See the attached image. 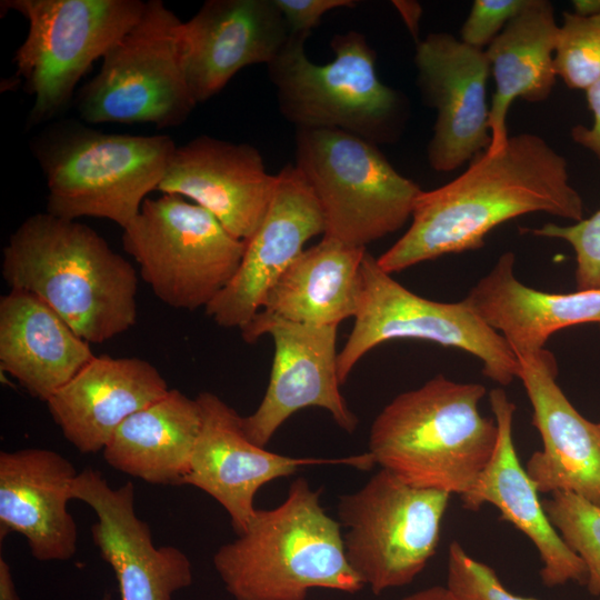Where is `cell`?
<instances>
[{
    "label": "cell",
    "mask_w": 600,
    "mask_h": 600,
    "mask_svg": "<svg viewBox=\"0 0 600 600\" xmlns=\"http://www.w3.org/2000/svg\"><path fill=\"white\" fill-rule=\"evenodd\" d=\"M181 20L161 0L146 1L134 24L108 50L97 74L77 94L90 124H182L198 104L179 54Z\"/></svg>",
    "instance_id": "9c48e42d"
},
{
    "label": "cell",
    "mask_w": 600,
    "mask_h": 600,
    "mask_svg": "<svg viewBox=\"0 0 600 600\" xmlns=\"http://www.w3.org/2000/svg\"><path fill=\"white\" fill-rule=\"evenodd\" d=\"M558 31L552 4L529 0L484 50L496 88L489 111L491 144L486 152L507 143V116L513 100L537 103L551 94Z\"/></svg>",
    "instance_id": "484cf974"
},
{
    "label": "cell",
    "mask_w": 600,
    "mask_h": 600,
    "mask_svg": "<svg viewBox=\"0 0 600 600\" xmlns=\"http://www.w3.org/2000/svg\"><path fill=\"white\" fill-rule=\"evenodd\" d=\"M446 587L456 600H538L510 592L490 566L468 554L458 541L449 544Z\"/></svg>",
    "instance_id": "4dcf8cb0"
},
{
    "label": "cell",
    "mask_w": 600,
    "mask_h": 600,
    "mask_svg": "<svg viewBox=\"0 0 600 600\" xmlns=\"http://www.w3.org/2000/svg\"><path fill=\"white\" fill-rule=\"evenodd\" d=\"M519 378L532 408V424L542 440L526 470L539 493L569 491L600 507V428L586 419L557 383L553 354L518 357Z\"/></svg>",
    "instance_id": "ffe728a7"
},
{
    "label": "cell",
    "mask_w": 600,
    "mask_h": 600,
    "mask_svg": "<svg viewBox=\"0 0 600 600\" xmlns=\"http://www.w3.org/2000/svg\"><path fill=\"white\" fill-rule=\"evenodd\" d=\"M0 600H19L9 563L0 557Z\"/></svg>",
    "instance_id": "8d00e7d4"
},
{
    "label": "cell",
    "mask_w": 600,
    "mask_h": 600,
    "mask_svg": "<svg viewBox=\"0 0 600 600\" xmlns=\"http://www.w3.org/2000/svg\"><path fill=\"white\" fill-rule=\"evenodd\" d=\"M414 64L422 99L437 110L427 147L429 164L439 172L456 170L491 144L486 51L433 32L417 42Z\"/></svg>",
    "instance_id": "9a60e30c"
},
{
    "label": "cell",
    "mask_w": 600,
    "mask_h": 600,
    "mask_svg": "<svg viewBox=\"0 0 600 600\" xmlns=\"http://www.w3.org/2000/svg\"><path fill=\"white\" fill-rule=\"evenodd\" d=\"M323 232V216L312 189L294 164H286L277 173L261 223L244 241L238 270L207 306V316L220 327L241 330L262 309L268 292L304 244Z\"/></svg>",
    "instance_id": "2e32d148"
},
{
    "label": "cell",
    "mask_w": 600,
    "mask_h": 600,
    "mask_svg": "<svg viewBox=\"0 0 600 600\" xmlns=\"http://www.w3.org/2000/svg\"><path fill=\"white\" fill-rule=\"evenodd\" d=\"M394 8L399 11L411 36L418 42L419 21L422 13L421 6L417 1L394 0Z\"/></svg>",
    "instance_id": "d590c367"
},
{
    "label": "cell",
    "mask_w": 600,
    "mask_h": 600,
    "mask_svg": "<svg viewBox=\"0 0 600 600\" xmlns=\"http://www.w3.org/2000/svg\"><path fill=\"white\" fill-rule=\"evenodd\" d=\"M483 384L438 374L394 397L376 417L369 450L376 464L406 483L461 497L488 466L498 441L496 420L479 403Z\"/></svg>",
    "instance_id": "3957f363"
},
{
    "label": "cell",
    "mask_w": 600,
    "mask_h": 600,
    "mask_svg": "<svg viewBox=\"0 0 600 600\" xmlns=\"http://www.w3.org/2000/svg\"><path fill=\"white\" fill-rule=\"evenodd\" d=\"M9 289L46 301L90 344L132 328L138 274L91 227L44 212L26 218L2 250Z\"/></svg>",
    "instance_id": "7a4b0ae2"
},
{
    "label": "cell",
    "mask_w": 600,
    "mask_h": 600,
    "mask_svg": "<svg viewBox=\"0 0 600 600\" xmlns=\"http://www.w3.org/2000/svg\"><path fill=\"white\" fill-rule=\"evenodd\" d=\"M544 212L583 219V202L566 159L533 133L509 137L496 152L476 157L450 182L418 196L404 234L377 258L389 274L423 261L476 250L499 224Z\"/></svg>",
    "instance_id": "6da1fadb"
},
{
    "label": "cell",
    "mask_w": 600,
    "mask_h": 600,
    "mask_svg": "<svg viewBox=\"0 0 600 600\" xmlns=\"http://www.w3.org/2000/svg\"><path fill=\"white\" fill-rule=\"evenodd\" d=\"M141 0H2L1 16L16 11L28 22L13 54L14 77L33 97L29 127L52 120L71 102L76 87L134 24Z\"/></svg>",
    "instance_id": "ba28073f"
},
{
    "label": "cell",
    "mask_w": 600,
    "mask_h": 600,
    "mask_svg": "<svg viewBox=\"0 0 600 600\" xmlns=\"http://www.w3.org/2000/svg\"><path fill=\"white\" fill-rule=\"evenodd\" d=\"M309 36L290 37L268 68L279 111L298 129L339 130L374 144L394 139L404 103L376 70V52L358 31L336 34L326 64L306 54Z\"/></svg>",
    "instance_id": "8992f818"
},
{
    "label": "cell",
    "mask_w": 600,
    "mask_h": 600,
    "mask_svg": "<svg viewBox=\"0 0 600 600\" xmlns=\"http://www.w3.org/2000/svg\"><path fill=\"white\" fill-rule=\"evenodd\" d=\"M72 494L97 514L91 537L116 574L121 600H172L191 586L188 556L173 546H154L149 524L137 516L131 481L113 488L88 467L78 473Z\"/></svg>",
    "instance_id": "e0dca14e"
},
{
    "label": "cell",
    "mask_w": 600,
    "mask_h": 600,
    "mask_svg": "<svg viewBox=\"0 0 600 600\" xmlns=\"http://www.w3.org/2000/svg\"><path fill=\"white\" fill-rule=\"evenodd\" d=\"M542 506L563 542L582 560L587 590L600 597V507L569 491L550 493Z\"/></svg>",
    "instance_id": "f1b7e54d"
},
{
    "label": "cell",
    "mask_w": 600,
    "mask_h": 600,
    "mask_svg": "<svg viewBox=\"0 0 600 600\" xmlns=\"http://www.w3.org/2000/svg\"><path fill=\"white\" fill-rule=\"evenodd\" d=\"M394 339H419L463 350L482 362V373L508 386L519 361L501 334L489 328L464 301L440 302L420 297L383 271L366 253L362 292L353 328L338 354L342 384L371 349Z\"/></svg>",
    "instance_id": "7c38bea8"
},
{
    "label": "cell",
    "mask_w": 600,
    "mask_h": 600,
    "mask_svg": "<svg viewBox=\"0 0 600 600\" xmlns=\"http://www.w3.org/2000/svg\"><path fill=\"white\" fill-rule=\"evenodd\" d=\"M78 471L54 450L0 452V538L22 536L38 561H67L78 549V527L68 510Z\"/></svg>",
    "instance_id": "44dd1931"
},
{
    "label": "cell",
    "mask_w": 600,
    "mask_h": 600,
    "mask_svg": "<svg viewBox=\"0 0 600 600\" xmlns=\"http://www.w3.org/2000/svg\"><path fill=\"white\" fill-rule=\"evenodd\" d=\"M574 12L582 16L600 13V0H574Z\"/></svg>",
    "instance_id": "f35d334b"
},
{
    "label": "cell",
    "mask_w": 600,
    "mask_h": 600,
    "mask_svg": "<svg viewBox=\"0 0 600 600\" xmlns=\"http://www.w3.org/2000/svg\"><path fill=\"white\" fill-rule=\"evenodd\" d=\"M169 389L149 361L101 354L46 403L63 437L79 452L90 454L102 452L124 420Z\"/></svg>",
    "instance_id": "603a6c76"
},
{
    "label": "cell",
    "mask_w": 600,
    "mask_h": 600,
    "mask_svg": "<svg viewBox=\"0 0 600 600\" xmlns=\"http://www.w3.org/2000/svg\"><path fill=\"white\" fill-rule=\"evenodd\" d=\"M401 600H456V598L446 586L437 584L410 593Z\"/></svg>",
    "instance_id": "74e56055"
},
{
    "label": "cell",
    "mask_w": 600,
    "mask_h": 600,
    "mask_svg": "<svg viewBox=\"0 0 600 600\" xmlns=\"http://www.w3.org/2000/svg\"><path fill=\"white\" fill-rule=\"evenodd\" d=\"M121 241L154 296L188 311L207 308L231 281L244 251V241L210 212L168 193L143 202Z\"/></svg>",
    "instance_id": "30bf717a"
},
{
    "label": "cell",
    "mask_w": 600,
    "mask_h": 600,
    "mask_svg": "<svg viewBox=\"0 0 600 600\" xmlns=\"http://www.w3.org/2000/svg\"><path fill=\"white\" fill-rule=\"evenodd\" d=\"M366 248L323 238L304 249L268 292L262 309L297 323L334 326L354 318Z\"/></svg>",
    "instance_id": "4316f807"
},
{
    "label": "cell",
    "mask_w": 600,
    "mask_h": 600,
    "mask_svg": "<svg viewBox=\"0 0 600 600\" xmlns=\"http://www.w3.org/2000/svg\"><path fill=\"white\" fill-rule=\"evenodd\" d=\"M514 263V253L503 252L463 300L502 336L517 358L544 349L558 330L587 322L600 324V290H537L516 277Z\"/></svg>",
    "instance_id": "d4e9b609"
},
{
    "label": "cell",
    "mask_w": 600,
    "mask_h": 600,
    "mask_svg": "<svg viewBox=\"0 0 600 600\" xmlns=\"http://www.w3.org/2000/svg\"><path fill=\"white\" fill-rule=\"evenodd\" d=\"M450 498L381 468L362 488L339 498L347 560L376 596L410 584L422 572L437 551Z\"/></svg>",
    "instance_id": "8fae6325"
},
{
    "label": "cell",
    "mask_w": 600,
    "mask_h": 600,
    "mask_svg": "<svg viewBox=\"0 0 600 600\" xmlns=\"http://www.w3.org/2000/svg\"><path fill=\"white\" fill-rule=\"evenodd\" d=\"M337 328L297 323L260 310L240 330L247 343L264 334L274 343L267 391L257 410L242 417L251 442L266 447L287 419L309 407L327 410L342 430L354 431L358 418L339 389Z\"/></svg>",
    "instance_id": "4fadbf2b"
},
{
    "label": "cell",
    "mask_w": 600,
    "mask_h": 600,
    "mask_svg": "<svg viewBox=\"0 0 600 600\" xmlns=\"http://www.w3.org/2000/svg\"><path fill=\"white\" fill-rule=\"evenodd\" d=\"M498 426L494 452L471 489L460 498L462 507L477 511L488 503L534 544L542 562L540 578L547 588L568 582L586 583L582 560L563 542L543 509L539 491L520 463L512 428L516 404L502 388L489 392Z\"/></svg>",
    "instance_id": "7402d4cb"
},
{
    "label": "cell",
    "mask_w": 600,
    "mask_h": 600,
    "mask_svg": "<svg viewBox=\"0 0 600 600\" xmlns=\"http://www.w3.org/2000/svg\"><path fill=\"white\" fill-rule=\"evenodd\" d=\"M201 422L197 399L169 389L124 420L102 456L117 471L148 483L181 486Z\"/></svg>",
    "instance_id": "83f0119b"
},
{
    "label": "cell",
    "mask_w": 600,
    "mask_h": 600,
    "mask_svg": "<svg viewBox=\"0 0 600 600\" xmlns=\"http://www.w3.org/2000/svg\"><path fill=\"white\" fill-rule=\"evenodd\" d=\"M212 561L233 600H306L314 588L356 593L364 587L347 560L339 521L304 478L291 482L276 508L257 509Z\"/></svg>",
    "instance_id": "277c9868"
},
{
    "label": "cell",
    "mask_w": 600,
    "mask_h": 600,
    "mask_svg": "<svg viewBox=\"0 0 600 600\" xmlns=\"http://www.w3.org/2000/svg\"><path fill=\"white\" fill-rule=\"evenodd\" d=\"M531 232L568 242L576 253L577 291L600 290V209L573 224L549 222Z\"/></svg>",
    "instance_id": "1f68e13d"
},
{
    "label": "cell",
    "mask_w": 600,
    "mask_h": 600,
    "mask_svg": "<svg viewBox=\"0 0 600 600\" xmlns=\"http://www.w3.org/2000/svg\"><path fill=\"white\" fill-rule=\"evenodd\" d=\"M277 186L259 150L210 136L177 146L158 190L191 200L233 237L248 240L261 223Z\"/></svg>",
    "instance_id": "d6986e66"
},
{
    "label": "cell",
    "mask_w": 600,
    "mask_h": 600,
    "mask_svg": "<svg viewBox=\"0 0 600 600\" xmlns=\"http://www.w3.org/2000/svg\"><path fill=\"white\" fill-rule=\"evenodd\" d=\"M553 66L571 89L587 90L600 78V13L563 12Z\"/></svg>",
    "instance_id": "f546056e"
},
{
    "label": "cell",
    "mask_w": 600,
    "mask_h": 600,
    "mask_svg": "<svg viewBox=\"0 0 600 600\" xmlns=\"http://www.w3.org/2000/svg\"><path fill=\"white\" fill-rule=\"evenodd\" d=\"M96 354L38 296L10 289L0 298V368L47 402Z\"/></svg>",
    "instance_id": "cb8c5ba5"
},
{
    "label": "cell",
    "mask_w": 600,
    "mask_h": 600,
    "mask_svg": "<svg viewBox=\"0 0 600 600\" xmlns=\"http://www.w3.org/2000/svg\"><path fill=\"white\" fill-rule=\"evenodd\" d=\"M294 166L320 206L323 236L357 247L402 228L422 191L377 144L339 130L298 129Z\"/></svg>",
    "instance_id": "52a82bcc"
},
{
    "label": "cell",
    "mask_w": 600,
    "mask_h": 600,
    "mask_svg": "<svg viewBox=\"0 0 600 600\" xmlns=\"http://www.w3.org/2000/svg\"><path fill=\"white\" fill-rule=\"evenodd\" d=\"M588 107L592 113V124L574 126L572 140L589 150L600 161V78L586 90Z\"/></svg>",
    "instance_id": "e575fe53"
},
{
    "label": "cell",
    "mask_w": 600,
    "mask_h": 600,
    "mask_svg": "<svg viewBox=\"0 0 600 600\" xmlns=\"http://www.w3.org/2000/svg\"><path fill=\"white\" fill-rule=\"evenodd\" d=\"M196 399L202 422L182 484L213 498L229 514L237 534L254 516L256 494L266 483L291 476L302 466L341 463L369 470L376 464L368 451L341 459L294 458L268 451L247 438L242 417L220 397L204 391Z\"/></svg>",
    "instance_id": "5bb4252c"
},
{
    "label": "cell",
    "mask_w": 600,
    "mask_h": 600,
    "mask_svg": "<svg viewBox=\"0 0 600 600\" xmlns=\"http://www.w3.org/2000/svg\"><path fill=\"white\" fill-rule=\"evenodd\" d=\"M290 37L274 0H207L179 29L181 66L197 103L241 69L272 62Z\"/></svg>",
    "instance_id": "ac0fdd59"
},
{
    "label": "cell",
    "mask_w": 600,
    "mask_h": 600,
    "mask_svg": "<svg viewBox=\"0 0 600 600\" xmlns=\"http://www.w3.org/2000/svg\"><path fill=\"white\" fill-rule=\"evenodd\" d=\"M281 11L290 33L307 34L316 28L329 11L353 8L354 0H274Z\"/></svg>",
    "instance_id": "836d02e7"
},
{
    "label": "cell",
    "mask_w": 600,
    "mask_h": 600,
    "mask_svg": "<svg viewBox=\"0 0 600 600\" xmlns=\"http://www.w3.org/2000/svg\"><path fill=\"white\" fill-rule=\"evenodd\" d=\"M599 428H600V422L598 423Z\"/></svg>",
    "instance_id": "60d3db41"
},
{
    "label": "cell",
    "mask_w": 600,
    "mask_h": 600,
    "mask_svg": "<svg viewBox=\"0 0 600 600\" xmlns=\"http://www.w3.org/2000/svg\"><path fill=\"white\" fill-rule=\"evenodd\" d=\"M103 600H111V598L107 594Z\"/></svg>",
    "instance_id": "ab89813d"
},
{
    "label": "cell",
    "mask_w": 600,
    "mask_h": 600,
    "mask_svg": "<svg viewBox=\"0 0 600 600\" xmlns=\"http://www.w3.org/2000/svg\"><path fill=\"white\" fill-rule=\"evenodd\" d=\"M30 148L46 179L48 213L124 229L158 190L177 144L168 134L107 133L69 119L50 123Z\"/></svg>",
    "instance_id": "5b68a950"
},
{
    "label": "cell",
    "mask_w": 600,
    "mask_h": 600,
    "mask_svg": "<svg viewBox=\"0 0 600 600\" xmlns=\"http://www.w3.org/2000/svg\"><path fill=\"white\" fill-rule=\"evenodd\" d=\"M529 0H476L463 22L460 40L473 48L488 47Z\"/></svg>",
    "instance_id": "d6a6232c"
}]
</instances>
